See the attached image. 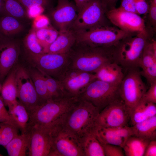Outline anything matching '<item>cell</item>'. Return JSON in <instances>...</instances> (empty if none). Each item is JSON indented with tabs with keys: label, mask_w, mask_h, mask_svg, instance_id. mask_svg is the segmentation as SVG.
Returning a JSON list of instances; mask_svg holds the SVG:
<instances>
[{
	"label": "cell",
	"mask_w": 156,
	"mask_h": 156,
	"mask_svg": "<svg viewBox=\"0 0 156 156\" xmlns=\"http://www.w3.org/2000/svg\"><path fill=\"white\" fill-rule=\"evenodd\" d=\"M23 44L28 56L44 53V49L38 42L35 31L32 28L24 38Z\"/></svg>",
	"instance_id": "33"
},
{
	"label": "cell",
	"mask_w": 156,
	"mask_h": 156,
	"mask_svg": "<svg viewBox=\"0 0 156 156\" xmlns=\"http://www.w3.org/2000/svg\"><path fill=\"white\" fill-rule=\"evenodd\" d=\"M3 12L20 21L27 17L26 10L18 0H3Z\"/></svg>",
	"instance_id": "32"
},
{
	"label": "cell",
	"mask_w": 156,
	"mask_h": 156,
	"mask_svg": "<svg viewBox=\"0 0 156 156\" xmlns=\"http://www.w3.org/2000/svg\"><path fill=\"white\" fill-rule=\"evenodd\" d=\"M76 41L94 47H111L132 33L122 30L112 25L86 30L73 31Z\"/></svg>",
	"instance_id": "5"
},
{
	"label": "cell",
	"mask_w": 156,
	"mask_h": 156,
	"mask_svg": "<svg viewBox=\"0 0 156 156\" xmlns=\"http://www.w3.org/2000/svg\"><path fill=\"white\" fill-rule=\"evenodd\" d=\"M45 9L44 8L40 6H31L26 9L27 17L30 18L34 19L42 14Z\"/></svg>",
	"instance_id": "43"
},
{
	"label": "cell",
	"mask_w": 156,
	"mask_h": 156,
	"mask_svg": "<svg viewBox=\"0 0 156 156\" xmlns=\"http://www.w3.org/2000/svg\"><path fill=\"white\" fill-rule=\"evenodd\" d=\"M150 86L147 90L142 99L147 102L156 103V81L150 84Z\"/></svg>",
	"instance_id": "41"
},
{
	"label": "cell",
	"mask_w": 156,
	"mask_h": 156,
	"mask_svg": "<svg viewBox=\"0 0 156 156\" xmlns=\"http://www.w3.org/2000/svg\"><path fill=\"white\" fill-rule=\"evenodd\" d=\"M133 135L150 141L156 139V115L131 127Z\"/></svg>",
	"instance_id": "24"
},
{
	"label": "cell",
	"mask_w": 156,
	"mask_h": 156,
	"mask_svg": "<svg viewBox=\"0 0 156 156\" xmlns=\"http://www.w3.org/2000/svg\"><path fill=\"white\" fill-rule=\"evenodd\" d=\"M28 57L35 67L58 80L69 69V59L67 53H44Z\"/></svg>",
	"instance_id": "10"
},
{
	"label": "cell",
	"mask_w": 156,
	"mask_h": 156,
	"mask_svg": "<svg viewBox=\"0 0 156 156\" xmlns=\"http://www.w3.org/2000/svg\"><path fill=\"white\" fill-rule=\"evenodd\" d=\"M119 85L96 79L88 85L78 98L92 103L100 112L109 104L120 98Z\"/></svg>",
	"instance_id": "8"
},
{
	"label": "cell",
	"mask_w": 156,
	"mask_h": 156,
	"mask_svg": "<svg viewBox=\"0 0 156 156\" xmlns=\"http://www.w3.org/2000/svg\"><path fill=\"white\" fill-rule=\"evenodd\" d=\"M78 97L49 99L29 114L28 124L50 129L62 122Z\"/></svg>",
	"instance_id": "3"
},
{
	"label": "cell",
	"mask_w": 156,
	"mask_h": 156,
	"mask_svg": "<svg viewBox=\"0 0 156 156\" xmlns=\"http://www.w3.org/2000/svg\"><path fill=\"white\" fill-rule=\"evenodd\" d=\"M74 1H75L76 0H74Z\"/></svg>",
	"instance_id": "52"
},
{
	"label": "cell",
	"mask_w": 156,
	"mask_h": 156,
	"mask_svg": "<svg viewBox=\"0 0 156 156\" xmlns=\"http://www.w3.org/2000/svg\"><path fill=\"white\" fill-rule=\"evenodd\" d=\"M18 43L9 37H0V78H4L15 66L19 55Z\"/></svg>",
	"instance_id": "16"
},
{
	"label": "cell",
	"mask_w": 156,
	"mask_h": 156,
	"mask_svg": "<svg viewBox=\"0 0 156 156\" xmlns=\"http://www.w3.org/2000/svg\"><path fill=\"white\" fill-rule=\"evenodd\" d=\"M107 11L102 0H90L78 12L70 29L74 31L86 30L112 25L106 16Z\"/></svg>",
	"instance_id": "6"
},
{
	"label": "cell",
	"mask_w": 156,
	"mask_h": 156,
	"mask_svg": "<svg viewBox=\"0 0 156 156\" xmlns=\"http://www.w3.org/2000/svg\"><path fill=\"white\" fill-rule=\"evenodd\" d=\"M118 0H102L107 10L116 8V3Z\"/></svg>",
	"instance_id": "47"
},
{
	"label": "cell",
	"mask_w": 156,
	"mask_h": 156,
	"mask_svg": "<svg viewBox=\"0 0 156 156\" xmlns=\"http://www.w3.org/2000/svg\"><path fill=\"white\" fill-rule=\"evenodd\" d=\"M0 89H1V88H0Z\"/></svg>",
	"instance_id": "53"
},
{
	"label": "cell",
	"mask_w": 156,
	"mask_h": 156,
	"mask_svg": "<svg viewBox=\"0 0 156 156\" xmlns=\"http://www.w3.org/2000/svg\"><path fill=\"white\" fill-rule=\"evenodd\" d=\"M34 30L38 41L44 49L55 40L59 33V31L50 25L46 27Z\"/></svg>",
	"instance_id": "31"
},
{
	"label": "cell",
	"mask_w": 156,
	"mask_h": 156,
	"mask_svg": "<svg viewBox=\"0 0 156 156\" xmlns=\"http://www.w3.org/2000/svg\"><path fill=\"white\" fill-rule=\"evenodd\" d=\"M78 13L75 4L69 0H58L56 6L50 12V17L59 31L70 29Z\"/></svg>",
	"instance_id": "15"
},
{
	"label": "cell",
	"mask_w": 156,
	"mask_h": 156,
	"mask_svg": "<svg viewBox=\"0 0 156 156\" xmlns=\"http://www.w3.org/2000/svg\"><path fill=\"white\" fill-rule=\"evenodd\" d=\"M28 137L26 133L18 134L4 147L10 156H25L27 155Z\"/></svg>",
	"instance_id": "28"
},
{
	"label": "cell",
	"mask_w": 156,
	"mask_h": 156,
	"mask_svg": "<svg viewBox=\"0 0 156 156\" xmlns=\"http://www.w3.org/2000/svg\"><path fill=\"white\" fill-rule=\"evenodd\" d=\"M122 67L115 62L106 64L95 74L96 78L108 83L120 85L124 76Z\"/></svg>",
	"instance_id": "21"
},
{
	"label": "cell",
	"mask_w": 156,
	"mask_h": 156,
	"mask_svg": "<svg viewBox=\"0 0 156 156\" xmlns=\"http://www.w3.org/2000/svg\"><path fill=\"white\" fill-rule=\"evenodd\" d=\"M1 36V34H0V37Z\"/></svg>",
	"instance_id": "51"
},
{
	"label": "cell",
	"mask_w": 156,
	"mask_h": 156,
	"mask_svg": "<svg viewBox=\"0 0 156 156\" xmlns=\"http://www.w3.org/2000/svg\"><path fill=\"white\" fill-rule=\"evenodd\" d=\"M106 14L112 25L122 30L130 33L148 32L144 18L136 13L118 7L107 11Z\"/></svg>",
	"instance_id": "14"
},
{
	"label": "cell",
	"mask_w": 156,
	"mask_h": 156,
	"mask_svg": "<svg viewBox=\"0 0 156 156\" xmlns=\"http://www.w3.org/2000/svg\"><path fill=\"white\" fill-rule=\"evenodd\" d=\"M3 0H0V13L3 12Z\"/></svg>",
	"instance_id": "49"
},
{
	"label": "cell",
	"mask_w": 156,
	"mask_h": 156,
	"mask_svg": "<svg viewBox=\"0 0 156 156\" xmlns=\"http://www.w3.org/2000/svg\"><path fill=\"white\" fill-rule=\"evenodd\" d=\"M25 133L27 135L28 140L27 155L49 156L52 145L50 129L28 123Z\"/></svg>",
	"instance_id": "13"
},
{
	"label": "cell",
	"mask_w": 156,
	"mask_h": 156,
	"mask_svg": "<svg viewBox=\"0 0 156 156\" xmlns=\"http://www.w3.org/2000/svg\"><path fill=\"white\" fill-rule=\"evenodd\" d=\"M83 72L77 69H68L59 80L74 78L78 76Z\"/></svg>",
	"instance_id": "46"
},
{
	"label": "cell",
	"mask_w": 156,
	"mask_h": 156,
	"mask_svg": "<svg viewBox=\"0 0 156 156\" xmlns=\"http://www.w3.org/2000/svg\"><path fill=\"white\" fill-rule=\"evenodd\" d=\"M26 9L31 6H41L45 9L50 6L51 0H18Z\"/></svg>",
	"instance_id": "40"
},
{
	"label": "cell",
	"mask_w": 156,
	"mask_h": 156,
	"mask_svg": "<svg viewBox=\"0 0 156 156\" xmlns=\"http://www.w3.org/2000/svg\"><path fill=\"white\" fill-rule=\"evenodd\" d=\"M17 66H14L7 75L1 90V97L8 107L17 100L16 74Z\"/></svg>",
	"instance_id": "22"
},
{
	"label": "cell",
	"mask_w": 156,
	"mask_h": 156,
	"mask_svg": "<svg viewBox=\"0 0 156 156\" xmlns=\"http://www.w3.org/2000/svg\"><path fill=\"white\" fill-rule=\"evenodd\" d=\"M5 106L1 97L0 96V122L8 123L17 128L8 111L6 109Z\"/></svg>",
	"instance_id": "38"
},
{
	"label": "cell",
	"mask_w": 156,
	"mask_h": 156,
	"mask_svg": "<svg viewBox=\"0 0 156 156\" xmlns=\"http://www.w3.org/2000/svg\"><path fill=\"white\" fill-rule=\"evenodd\" d=\"M59 31L55 40L44 49V53H67L76 42L75 35L72 29H68Z\"/></svg>",
	"instance_id": "20"
},
{
	"label": "cell",
	"mask_w": 156,
	"mask_h": 156,
	"mask_svg": "<svg viewBox=\"0 0 156 156\" xmlns=\"http://www.w3.org/2000/svg\"><path fill=\"white\" fill-rule=\"evenodd\" d=\"M19 20L12 16L5 14L0 17V34L10 37L21 32L24 27Z\"/></svg>",
	"instance_id": "30"
},
{
	"label": "cell",
	"mask_w": 156,
	"mask_h": 156,
	"mask_svg": "<svg viewBox=\"0 0 156 156\" xmlns=\"http://www.w3.org/2000/svg\"><path fill=\"white\" fill-rule=\"evenodd\" d=\"M135 0H121L119 7L124 10L136 13L135 7Z\"/></svg>",
	"instance_id": "44"
},
{
	"label": "cell",
	"mask_w": 156,
	"mask_h": 156,
	"mask_svg": "<svg viewBox=\"0 0 156 156\" xmlns=\"http://www.w3.org/2000/svg\"><path fill=\"white\" fill-rule=\"evenodd\" d=\"M50 130L52 145L49 156H84L80 138L61 123Z\"/></svg>",
	"instance_id": "7"
},
{
	"label": "cell",
	"mask_w": 156,
	"mask_h": 156,
	"mask_svg": "<svg viewBox=\"0 0 156 156\" xmlns=\"http://www.w3.org/2000/svg\"><path fill=\"white\" fill-rule=\"evenodd\" d=\"M27 70L42 104L49 99L44 77L40 70L35 67Z\"/></svg>",
	"instance_id": "29"
},
{
	"label": "cell",
	"mask_w": 156,
	"mask_h": 156,
	"mask_svg": "<svg viewBox=\"0 0 156 156\" xmlns=\"http://www.w3.org/2000/svg\"><path fill=\"white\" fill-rule=\"evenodd\" d=\"M99 112L92 103L79 98L61 123L80 138L91 131Z\"/></svg>",
	"instance_id": "4"
},
{
	"label": "cell",
	"mask_w": 156,
	"mask_h": 156,
	"mask_svg": "<svg viewBox=\"0 0 156 156\" xmlns=\"http://www.w3.org/2000/svg\"><path fill=\"white\" fill-rule=\"evenodd\" d=\"M69 69L95 73L104 65L114 62L112 47H94L77 41L67 53Z\"/></svg>",
	"instance_id": "1"
},
{
	"label": "cell",
	"mask_w": 156,
	"mask_h": 156,
	"mask_svg": "<svg viewBox=\"0 0 156 156\" xmlns=\"http://www.w3.org/2000/svg\"><path fill=\"white\" fill-rule=\"evenodd\" d=\"M33 19L32 28L34 30L44 28L50 25V19L45 15L41 14Z\"/></svg>",
	"instance_id": "39"
},
{
	"label": "cell",
	"mask_w": 156,
	"mask_h": 156,
	"mask_svg": "<svg viewBox=\"0 0 156 156\" xmlns=\"http://www.w3.org/2000/svg\"><path fill=\"white\" fill-rule=\"evenodd\" d=\"M40 71L43 74L44 78L49 99H56L65 97L63 91L60 81L41 70Z\"/></svg>",
	"instance_id": "34"
},
{
	"label": "cell",
	"mask_w": 156,
	"mask_h": 156,
	"mask_svg": "<svg viewBox=\"0 0 156 156\" xmlns=\"http://www.w3.org/2000/svg\"><path fill=\"white\" fill-rule=\"evenodd\" d=\"M153 37L147 32L131 33L112 47L114 62L127 70L140 68L144 47Z\"/></svg>",
	"instance_id": "2"
},
{
	"label": "cell",
	"mask_w": 156,
	"mask_h": 156,
	"mask_svg": "<svg viewBox=\"0 0 156 156\" xmlns=\"http://www.w3.org/2000/svg\"><path fill=\"white\" fill-rule=\"evenodd\" d=\"M90 0H76L75 1L78 12Z\"/></svg>",
	"instance_id": "48"
},
{
	"label": "cell",
	"mask_w": 156,
	"mask_h": 156,
	"mask_svg": "<svg viewBox=\"0 0 156 156\" xmlns=\"http://www.w3.org/2000/svg\"><path fill=\"white\" fill-rule=\"evenodd\" d=\"M140 68L142 76L150 84L156 81V41L153 37L147 41L144 50Z\"/></svg>",
	"instance_id": "18"
},
{
	"label": "cell",
	"mask_w": 156,
	"mask_h": 156,
	"mask_svg": "<svg viewBox=\"0 0 156 156\" xmlns=\"http://www.w3.org/2000/svg\"><path fill=\"white\" fill-rule=\"evenodd\" d=\"M127 71L120 84L119 93L129 111L141 100L147 89L139 68H131Z\"/></svg>",
	"instance_id": "9"
},
{
	"label": "cell",
	"mask_w": 156,
	"mask_h": 156,
	"mask_svg": "<svg viewBox=\"0 0 156 156\" xmlns=\"http://www.w3.org/2000/svg\"><path fill=\"white\" fill-rule=\"evenodd\" d=\"M16 79L17 98L29 114L41 104L27 69L18 66Z\"/></svg>",
	"instance_id": "11"
},
{
	"label": "cell",
	"mask_w": 156,
	"mask_h": 156,
	"mask_svg": "<svg viewBox=\"0 0 156 156\" xmlns=\"http://www.w3.org/2000/svg\"><path fill=\"white\" fill-rule=\"evenodd\" d=\"M8 107L10 115L18 129L21 133H25L29 120L28 112L24 106L18 100Z\"/></svg>",
	"instance_id": "26"
},
{
	"label": "cell",
	"mask_w": 156,
	"mask_h": 156,
	"mask_svg": "<svg viewBox=\"0 0 156 156\" xmlns=\"http://www.w3.org/2000/svg\"><path fill=\"white\" fill-rule=\"evenodd\" d=\"M151 141L135 135L128 138L122 147L126 156H143Z\"/></svg>",
	"instance_id": "27"
},
{
	"label": "cell",
	"mask_w": 156,
	"mask_h": 156,
	"mask_svg": "<svg viewBox=\"0 0 156 156\" xmlns=\"http://www.w3.org/2000/svg\"><path fill=\"white\" fill-rule=\"evenodd\" d=\"M148 0V11L143 18L147 31L150 34L154 35L156 28V0Z\"/></svg>",
	"instance_id": "35"
},
{
	"label": "cell",
	"mask_w": 156,
	"mask_h": 156,
	"mask_svg": "<svg viewBox=\"0 0 156 156\" xmlns=\"http://www.w3.org/2000/svg\"><path fill=\"white\" fill-rule=\"evenodd\" d=\"M135 7L136 13L138 14L146 15L148 9V0H135Z\"/></svg>",
	"instance_id": "42"
},
{
	"label": "cell",
	"mask_w": 156,
	"mask_h": 156,
	"mask_svg": "<svg viewBox=\"0 0 156 156\" xmlns=\"http://www.w3.org/2000/svg\"><path fill=\"white\" fill-rule=\"evenodd\" d=\"M3 156V155L0 153V156Z\"/></svg>",
	"instance_id": "50"
},
{
	"label": "cell",
	"mask_w": 156,
	"mask_h": 156,
	"mask_svg": "<svg viewBox=\"0 0 156 156\" xmlns=\"http://www.w3.org/2000/svg\"><path fill=\"white\" fill-rule=\"evenodd\" d=\"M80 140L84 156H105L102 146L91 131Z\"/></svg>",
	"instance_id": "25"
},
{
	"label": "cell",
	"mask_w": 156,
	"mask_h": 156,
	"mask_svg": "<svg viewBox=\"0 0 156 156\" xmlns=\"http://www.w3.org/2000/svg\"><path fill=\"white\" fill-rule=\"evenodd\" d=\"M18 129L8 123L0 122V145L4 147L18 134Z\"/></svg>",
	"instance_id": "36"
},
{
	"label": "cell",
	"mask_w": 156,
	"mask_h": 156,
	"mask_svg": "<svg viewBox=\"0 0 156 156\" xmlns=\"http://www.w3.org/2000/svg\"><path fill=\"white\" fill-rule=\"evenodd\" d=\"M96 79L95 73L83 72L74 78L59 81L65 96L78 97L88 85Z\"/></svg>",
	"instance_id": "19"
},
{
	"label": "cell",
	"mask_w": 156,
	"mask_h": 156,
	"mask_svg": "<svg viewBox=\"0 0 156 156\" xmlns=\"http://www.w3.org/2000/svg\"><path fill=\"white\" fill-rule=\"evenodd\" d=\"M91 131L102 145L111 144L122 148L128 138L133 135L131 127L127 126L116 128H109L95 124Z\"/></svg>",
	"instance_id": "17"
},
{
	"label": "cell",
	"mask_w": 156,
	"mask_h": 156,
	"mask_svg": "<svg viewBox=\"0 0 156 156\" xmlns=\"http://www.w3.org/2000/svg\"><path fill=\"white\" fill-rule=\"evenodd\" d=\"M129 120V110L120 98L99 112L95 124L106 128H119L127 126Z\"/></svg>",
	"instance_id": "12"
},
{
	"label": "cell",
	"mask_w": 156,
	"mask_h": 156,
	"mask_svg": "<svg viewBox=\"0 0 156 156\" xmlns=\"http://www.w3.org/2000/svg\"><path fill=\"white\" fill-rule=\"evenodd\" d=\"M129 113V119L133 125L156 115V104L142 99Z\"/></svg>",
	"instance_id": "23"
},
{
	"label": "cell",
	"mask_w": 156,
	"mask_h": 156,
	"mask_svg": "<svg viewBox=\"0 0 156 156\" xmlns=\"http://www.w3.org/2000/svg\"><path fill=\"white\" fill-rule=\"evenodd\" d=\"M156 156V140L151 141L148 145L144 156Z\"/></svg>",
	"instance_id": "45"
},
{
	"label": "cell",
	"mask_w": 156,
	"mask_h": 156,
	"mask_svg": "<svg viewBox=\"0 0 156 156\" xmlns=\"http://www.w3.org/2000/svg\"><path fill=\"white\" fill-rule=\"evenodd\" d=\"M102 146L105 156L125 155L122 148L120 146L111 144H105Z\"/></svg>",
	"instance_id": "37"
}]
</instances>
